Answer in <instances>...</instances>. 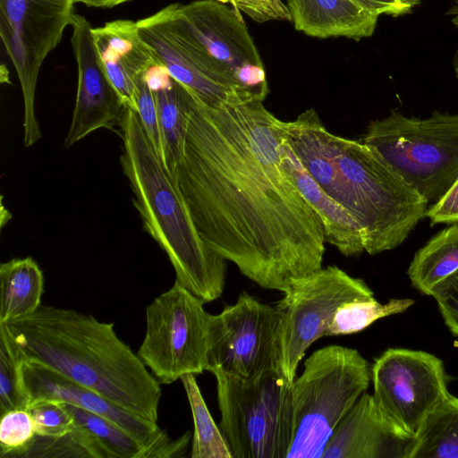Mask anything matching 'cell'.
<instances>
[{
	"label": "cell",
	"instance_id": "cell-25",
	"mask_svg": "<svg viewBox=\"0 0 458 458\" xmlns=\"http://www.w3.org/2000/svg\"><path fill=\"white\" fill-rule=\"evenodd\" d=\"M64 405L74 426L88 436L100 458H148L146 448L110 420L73 404Z\"/></svg>",
	"mask_w": 458,
	"mask_h": 458
},
{
	"label": "cell",
	"instance_id": "cell-8",
	"mask_svg": "<svg viewBox=\"0 0 458 458\" xmlns=\"http://www.w3.org/2000/svg\"><path fill=\"white\" fill-rule=\"evenodd\" d=\"M205 301L174 282L146 309V333L137 352L154 377L171 384L208 369Z\"/></svg>",
	"mask_w": 458,
	"mask_h": 458
},
{
	"label": "cell",
	"instance_id": "cell-33",
	"mask_svg": "<svg viewBox=\"0 0 458 458\" xmlns=\"http://www.w3.org/2000/svg\"><path fill=\"white\" fill-rule=\"evenodd\" d=\"M248 15L259 23L270 21H292L288 7L282 0H219Z\"/></svg>",
	"mask_w": 458,
	"mask_h": 458
},
{
	"label": "cell",
	"instance_id": "cell-19",
	"mask_svg": "<svg viewBox=\"0 0 458 458\" xmlns=\"http://www.w3.org/2000/svg\"><path fill=\"white\" fill-rule=\"evenodd\" d=\"M281 157L296 187L321 218L325 242L334 245L344 256H354L365 251L361 229L357 221L312 178L284 138V132Z\"/></svg>",
	"mask_w": 458,
	"mask_h": 458
},
{
	"label": "cell",
	"instance_id": "cell-18",
	"mask_svg": "<svg viewBox=\"0 0 458 458\" xmlns=\"http://www.w3.org/2000/svg\"><path fill=\"white\" fill-rule=\"evenodd\" d=\"M103 68L123 101L137 111L136 80L158 61L139 34L136 21L114 20L92 29Z\"/></svg>",
	"mask_w": 458,
	"mask_h": 458
},
{
	"label": "cell",
	"instance_id": "cell-34",
	"mask_svg": "<svg viewBox=\"0 0 458 458\" xmlns=\"http://www.w3.org/2000/svg\"><path fill=\"white\" fill-rule=\"evenodd\" d=\"M449 330L458 336V270L431 291Z\"/></svg>",
	"mask_w": 458,
	"mask_h": 458
},
{
	"label": "cell",
	"instance_id": "cell-12",
	"mask_svg": "<svg viewBox=\"0 0 458 458\" xmlns=\"http://www.w3.org/2000/svg\"><path fill=\"white\" fill-rule=\"evenodd\" d=\"M276 307L242 293L233 305L207 324L208 371L221 370L244 379L255 378L280 368L279 327Z\"/></svg>",
	"mask_w": 458,
	"mask_h": 458
},
{
	"label": "cell",
	"instance_id": "cell-40",
	"mask_svg": "<svg viewBox=\"0 0 458 458\" xmlns=\"http://www.w3.org/2000/svg\"><path fill=\"white\" fill-rule=\"evenodd\" d=\"M405 4L414 7L418 4L419 0H403Z\"/></svg>",
	"mask_w": 458,
	"mask_h": 458
},
{
	"label": "cell",
	"instance_id": "cell-26",
	"mask_svg": "<svg viewBox=\"0 0 458 458\" xmlns=\"http://www.w3.org/2000/svg\"><path fill=\"white\" fill-rule=\"evenodd\" d=\"M190 403L194 432L191 458H233L221 429L216 425L199 388L194 374L181 377Z\"/></svg>",
	"mask_w": 458,
	"mask_h": 458
},
{
	"label": "cell",
	"instance_id": "cell-36",
	"mask_svg": "<svg viewBox=\"0 0 458 458\" xmlns=\"http://www.w3.org/2000/svg\"><path fill=\"white\" fill-rule=\"evenodd\" d=\"M366 8L377 13L399 16L408 13L412 6L405 4L403 0H358Z\"/></svg>",
	"mask_w": 458,
	"mask_h": 458
},
{
	"label": "cell",
	"instance_id": "cell-17",
	"mask_svg": "<svg viewBox=\"0 0 458 458\" xmlns=\"http://www.w3.org/2000/svg\"><path fill=\"white\" fill-rule=\"evenodd\" d=\"M413 444L365 392L336 426L322 458H410Z\"/></svg>",
	"mask_w": 458,
	"mask_h": 458
},
{
	"label": "cell",
	"instance_id": "cell-32",
	"mask_svg": "<svg viewBox=\"0 0 458 458\" xmlns=\"http://www.w3.org/2000/svg\"><path fill=\"white\" fill-rule=\"evenodd\" d=\"M145 73L138 77L135 83L137 113L147 136L165 166V148L159 126L156 100L145 79Z\"/></svg>",
	"mask_w": 458,
	"mask_h": 458
},
{
	"label": "cell",
	"instance_id": "cell-39",
	"mask_svg": "<svg viewBox=\"0 0 458 458\" xmlns=\"http://www.w3.org/2000/svg\"><path fill=\"white\" fill-rule=\"evenodd\" d=\"M453 64H454V71H455V72H456V74L458 76V49H457V51H456V53L454 55Z\"/></svg>",
	"mask_w": 458,
	"mask_h": 458
},
{
	"label": "cell",
	"instance_id": "cell-1",
	"mask_svg": "<svg viewBox=\"0 0 458 458\" xmlns=\"http://www.w3.org/2000/svg\"><path fill=\"white\" fill-rule=\"evenodd\" d=\"M282 137L283 121L263 101L216 107L188 89L174 180L207 245L260 287L284 293L322 268L326 242L283 164Z\"/></svg>",
	"mask_w": 458,
	"mask_h": 458
},
{
	"label": "cell",
	"instance_id": "cell-15",
	"mask_svg": "<svg viewBox=\"0 0 458 458\" xmlns=\"http://www.w3.org/2000/svg\"><path fill=\"white\" fill-rule=\"evenodd\" d=\"M21 374L29 403L38 399L56 400L105 417L137 439L146 448L148 458L184 455L191 439L190 432L172 440L157 422L136 416L97 392L38 363L21 361Z\"/></svg>",
	"mask_w": 458,
	"mask_h": 458
},
{
	"label": "cell",
	"instance_id": "cell-6",
	"mask_svg": "<svg viewBox=\"0 0 458 458\" xmlns=\"http://www.w3.org/2000/svg\"><path fill=\"white\" fill-rule=\"evenodd\" d=\"M360 140L428 203L437 201L458 177V114L435 111L420 119L392 111L370 122Z\"/></svg>",
	"mask_w": 458,
	"mask_h": 458
},
{
	"label": "cell",
	"instance_id": "cell-16",
	"mask_svg": "<svg viewBox=\"0 0 458 458\" xmlns=\"http://www.w3.org/2000/svg\"><path fill=\"white\" fill-rule=\"evenodd\" d=\"M70 26L78 84L72 122L64 142L66 148L98 129L117 131L115 127H120L128 107L103 68L91 24L83 16L74 14Z\"/></svg>",
	"mask_w": 458,
	"mask_h": 458
},
{
	"label": "cell",
	"instance_id": "cell-11",
	"mask_svg": "<svg viewBox=\"0 0 458 458\" xmlns=\"http://www.w3.org/2000/svg\"><path fill=\"white\" fill-rule=\"evenodd\" d=\"M136 24L141 38L171 76L207 105L219 107L258 100L187 28L178 14L177 3Z\"/></svg>",
	"mask_w": 458,
	"mask_h": 458
},
{
	"label": "cell",
	"instance_id": "cell-35",
	"mask_svg": "<svg viewBox=\"0 0 458 458\" xmlns=\"http://www.w3.org/2000/svg\"><path fill=\"white\" fill-rule=\"evenodd\" d=\"M426 216L431 225L458 222V177L444 195L428 208Z\"/></svg>",
	"mask_w": 458,
	"mask_h": 458
},
{
	"label": "cell",
	"instance_id": "cell-37",
	"mask_svg": "<svg viewBox=\"0 0 458 458\" xmlns=\"http://www.w3.org/2000/svg\"><path fill=\"white\" fill-rule=\"evenodd\" d=\"M131 0H75L76 4H82L88 7L112 8Z\"/></svg>",
	"mask_w": 458,
	"mask_h": 458
},
{
	"label": "cell",
	"instance_id": "cell-24",
	"mask_svg": "<svg viewBox=\"0 0 458 458\" xmlns=\"http://www.w3.org/2000/svg\"><path fill=\"white\" fill-rule=\"evenodd\" d=\"M410 458H458V397L449 393L428 414Z\"/></svg>",
	"mask_w": 458,
	"mask_h": 458
},
{
	"label": "cell",
	"instance_id": "cell-28",
	"mask_svg": "<svg viewBox=\"0 0 458 458\" xmlns=\"http://www.w3.org/2000/svg\"><path fill=\"white\" fill-rule=\"evenodd\" d=\"M29 397L24 390L21 362L13 354L5 336L0 333V412L27 409Z\"/></svg>",
	"mask_w": 458,
	"mask_h": 458
},
{
	"label": "cell",
	"instance_id": "cell-29",
	"mask_svg": "<svg viewBox=\"0 0 458 458\" xmlns=\"http://www.w3.org/2000/svg\"><path fill=\"white\" fill-rule=\"evenodd\" d=\"M36 435L34 422L25 409L13 410L1 415L0 457L16 458Z\"/></svg>",
	"mask_w": 458,
	"mask_h": 458
},
{
	"label": "cell",
	"instance_id": "cell-14",
	"mask_svg": "<svg viewBox=\"0 0 458 458\" xmlns=\"http://www.w3.org/2000/svg\"><path fill=\"white\" fill-rule=\"evenodd\" d=\"M177 12L208 53L263 101L268 93L263 62L240 12L219 0L177 3Z\"/></svg>",
	"mask_w": 458,
	"mask_h": 458
},
{
	"label": "cell",
	"instance_id": "cell-41",
	"mask_svg": "<svg viewBox=\"0 0 458 458\" xmlns=\"http://www.w3.org/2000/svg\"><path fill=\"white\" fill-rule=\"evenodd\" d=\"M301 1H302V0H286V2H287L286 5H287V7H290V6H293V5L300 3Z\"/></svg>",
	"mask_w": 458,
	"mask_h": 458
},
{
	"label": "cell",
	"instance_id": "cell-20",
	"mask_svg": "<svg viewBox=\"0 0 458 458\" xmlns=\"http://www.w3.org/2000/svg\"><path fill=\"white\" fill-rule=\"evenodd\" d=\"M288 10L296 30L319 38H369L378 19L358 0H302Z\"/></svg>",
	"mask_w": 458,
	"mask_h": 458
},
{
	"label": "cell",
	"instance_id": "cell-27",
	"mask_svg": "<svg viewBox=\"0 0 458 458\" xmlns=\"http://www.w3.org/2000/svg\"><path fill=\"white\" fill-rule=\"evenodd\" d=\"M414 304L412 299H392L382 304L375 298L357 300L342 305L327 327L324 336L360 332L379 318L398 314Z\"/></svg>",
	"mask_w": 458,
	"mask_h": 458
},
{
	"label": "cell",
	"instance_id": "cell-5",
	"mask_svg": "<svg viewBox=\"0 0 458 458\" xmlns=\"http://www.w3.org/2000/svg\"><path fill=\"white\" fill-rule=\"evenodd\" d=\"M370 380L371 368L355 349L328 345L307 358L291 385L293 440L286 458H322L336 426Z\"/></svg>",
	"mask_w": 458,
	"mask_h": 458
},
{
	"label": "cell",
	"instance_id": "cell-31",
	"mask_svg": "<svg viewBox=\"0 0 458 458\" xmlns=\"http://www.w3.org/2000/svg\"><path fill=\"white\" fill-rule=\"evenodd\" d=\"M77 457L91 458L78 434L72 430L60 437L35 435L30 445L16 458Z\"/></svg>",
	"mask_w": 458,
	"mask_h": 458
},
{
	"label": "cell",
	"instance_id": "cell-2",
	"mask_svg": "<svg viewBox=\"0 0 458 458\" xmlns=\"http://www.w3.org/2000/svg\"><path fill=\"white\" fill-rule=\"evenodd\" d=\"M0 333L20 362L43 365L120 408L157 422L160 384L118 337L114 323L40 305L26 317L0 324Z\"/></svg>",
	"mask_w": 458,
	"mask_h": 458
},
{
	"label": "cell",
	"instance_id": "cell-22",
	"mask_svg": "<svg viewBox=\"0 0 458 458\" xmlns=\"http://www.w3.org/2000/svg\"><path fill=\"white\" fill-rule=\"evenodd\" d=\"M0 324L26 317L41 305L44 276L31 257L0 265Z\"/></svg>",
	"mask_w": 458,
	"mask_h": 458
},
{
	"label": "cell",
	"instance_id": "cell-4",
	"mask_svg": "<svg viewBox=\"0 0 458 458\" xmlns=\"http://www.w3.org/2000/svg\"><path fill=\"white\" fill-rule=\"evenodd\" d=\"M120 131L123 142L121 165L144 229L168 256L175 282L205 302L215 301L225 288L227 260L200 237L137 111L127 107Z\"/></svg>",
	"mask_w": 458,
	"mask_h": 458
},
{
	"label": "cell",
	"instance_id": "cell-30",
	"mask_svg": "<svg viewBox=\"0 0 458 458\" xmlns=\"http://www.w3.org/2000/svg\"><path fill=\"white\" fill-rule=\"evenodd\" d=\"M26 410L34 422L36 435L60 437L69 434L73 428V417L64 402L38 399L30 402Z\"/></svg>",
	"mask_w": 458,
	"mask_h": 458
},
{
	"label": "cell",
	"instance_id": "cell-23",
	"mask_svg": "<svg viewBox=\"0 0 458 458\" xmlns=\"http://www.w3.org/2000/svg\"><path fill=\"white\" fill-rule=\"evenodd\" d=\"M458 270V224L433 236L414 255L407 274L411 284L430 295L432 289Z\"/></svg>",
	"mask_w": 458,
	"mask_h": 458
},
{
	"label": "cell",
	"instance_id": "cell-13",
	"mask_svg": "<svg viewBox=\"0 0 458 458\" xmlns=\"http://www.w3.org/2000/svg\"><path fill=\"white\" fill-rule=\"evenodd\" d=\"M449 379L443 361L423 351L389 348L371 367L376 403L394 426L412 438L449 394Z\"/></svg>",
	"mask_w": 458,
	"mask_h": 458
},
{
	"label": "cell",
	"instance_id": "cell-21",
	"mask_svg": "<svg viewBox=\"0 0 458 458\" xmlns=\"http://www.w3.org/2000/svg\"><path fill=\"white\" fill-rule=\"evenodd\" d=\"M145 79L156 100L165 148V167L174 180L185 136L188 89L171 76L159 60L148 68Z\"/></svg>",
	"mask_w": 458,
	"mask_h": 458
},
{
	"label": "cell",
	"instance_id": "cell-10",
	"mask_svg": "<svg viewBox=\"0 0 458 458\" xmlns=\"http://www.w3.org/2000/svg\"><path fill=\"white\" fill-rule=\"evenodd\" d=\"M276 305L281 315L280 368L292 384L307 349L324 336L337 310L357 300L374 298L360 278L336 266L320 268L296 280Z\"/></svg>",
	"mask_w": 458,
	"mask_h": 458
},
{
	"label": "cell",
	"instance_id": "cell-38",
	"mask_svg": "<svg viewBox=\"0 0 458 458\" xmlns=\"http://www.w3.org/2000/svg\"><path fill=\"white\" fill-rule=\"evenodd\" d=\"M447 15H451L452 23L458 28V0L454 1V4L449 9L446 13Z\"/></svg>",
	"mask_w": 458,
	"mask_h": 458
},
{
	"label": "cell",
	"instance_id": "cell-9",
	"mask_svg": "<svg viewBox=\"0 0 458 458\" xmlns=\"http://www.w3.org/2000/svg\"><path fill=\"white\" fill-rule=\"evenodd\" d=\"M75 0H0V36L23 98L24 146L41 138L35 114L39 70L71 25Z\"/></svg>",
	"mask_w": 458,
	"mask_h": 458
},
{
	"label": "cell",
	"instance_id": "cell-3",
	"mask_svg": "<svg viewBox=\"0 0 458 458\" xmlns=\"http://www.w3.org/2000/svg\"><path fill=\"white\" fill-rule=\"evenodd\" d=\"M284 138L322 190L359 224L370 255L400 245L428 203L377 153L327 130L315 109L283 121Z\"/></svg>",
	"mask_w": 458,
	"mask_h": 458
},
{
	"label": "cell",
	"instance_id": "cell-7",
	"mask_svg": "<svg viewBox=\"0 0 458 458\" xmlns=\"http://www.w3.org/2000/svg\"><path fill=\"white\" fill-rule=\"evenodd\" d=\"M212 374L220 429L233 458L286 457L293 440L292 384L281 369L251 379L221 370Z\"/></svg>",
	"mask_w": 458,
	"mask_h": 458
}]
</instances>
